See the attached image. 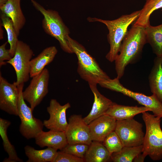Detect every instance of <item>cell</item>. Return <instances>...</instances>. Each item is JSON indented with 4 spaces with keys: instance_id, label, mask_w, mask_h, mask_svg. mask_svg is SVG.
Returning <instances> with one entry per match:
<instances>
[{
    "instance_id": "cell-24",
    "label": "cell",
    "mask_w": 162,
    "mask_h": 162,
    "mask_svg": "<svg viewBox=\"0 0 162 162\" xmlns=\"http://www.w3.org/2000/svg\"><path fill=\"white\" fill-rule=\"evenodd\" d=\"M147 43L157 56H162V24L145 28Z\"/></svg>"
},
{
    "instance_id": "cell-7",
    "label": "cell",
    "mask_w": 162,
    "mask_h": 162,
    "mask_svg": "<svg viewBox=\"0 0 162 162\" xmlns=\"http://www.w3.org/2000/svg\"><path fill=\"white\" fill-rule=\"evenodd\" d=\"M24 83L17 85L19 95L18 101V116L21 123L19 131L21 134L27 140L34 138L37 135L43 130V122L34 117L31 107L25 103L22 95Z\"/></svg>"
},
{
    "instance_id": "cell-14",
    "label": "cell",
    "mask_w": 162,
    "mask_h": 162,
    "mask_svg": "<svg viewBox=\"0 0 162 162\" xmlns=\"http://www.w3.org/2000/svg\"><path fill=\"white\" fill-rule=\"evenodd\" d=\"M116 120L107 114L96 118L88 124L92 141L102 142L106 137L114 131Z\"/></svg>"
},
{
    "instance_id": "cell-18",
    "label": "cell",
    "mask_w": 162,
    "mask_h": 162,
    "mask_svg": "<svg viewBox=\"0 0 162 162\" xmlns=\"http://www.w3.org/2000/svg\"><path fill=\"white\" fill-rule=\"evenodd\" d=\"M148 111H150L144 106H127L113 102L105 114L112 117L117 121L133 118L139 114Z\"/></svg>"
},
{
    "instance_id": "cell-35",
    "label": "cell",
    "mask_w": 162,
    "mask_h": 162,
    "mask_svg": "<svg viewBox=\"0 0 162 162\" xmlns=\"http://www.w3.org/2000/svg\"></svg>"
},
{
    "instance_id": "cell-29",
    "label": "cell",
    "mask_w": 162,
    "mask_h": 162,
    "mask_svg": "<svg viewBox=\"0 0 162 162\" xmlns=\"http://www.w3.org/2000/svg\"><path fill=\"white\" fill-rule=\"evenodd\" d=\"M89 146L87 144L82 143L68 144L60 151L84 158Z\"/></svg>"
},
{
    "instance_id": "cell-31",
    "label": "cell",
    "mask_w": 162,
    "mask_h": 162,
    "mask_svg": "<svg viewBox=\"0 0 162 162\" xmlns=\"http://www.w3.org/2000/svg\"><path fill=\"white\" fill-rule=\"evenodd\" d=\"M8 41L6 42L0 46V66L6 64L7 62H4V61H9L11 59V56L10 50L6 49L5 46Z\"/></svg>"
},
{
    "instance_id": "cell-6",
    "label": "cell",
    "mask_w": 162,
    "mask_h": 162,
    "mask_svg": "<svg viewBox=\"0 0 162 162\" xmlns=\"http://www.w3.org/2000/svg\"><path fill=\"white\" fill-rule=\"evenodd\" d=\"M116 77L110 78L101 82L99 84L102 87L121 93L130 97L139 104L148 108L156 116L162 118V102L154 94L150 96L134 92L124 87Z\"/></svg>"
},
{
    "instance_id": "cell-5",
    "label": "cell",
    "mask_w": 162,
    "mask_h": 162,
    "mask_svg": "<svg viewBox=\"0 0 162 162\" xmlns=\"http://www.w3.org/2000/svg\"><path fill=\"white\" fill-rule=\"evenodd\" d=\"M35 8L43 15L42 27L47 34L55 38L59 42L61 48L65 52L73 53L66 39L70 31L65 24L58 13L51 9H46L34 0H31Z\"/></svg>"
},
{
    "instance_id": "cell-23",
    "label": "cell",
    "mask_w": 162,
    "mask_h": 162,
    "mask_svg": "<svg viewBox=\"0 0 162 162\" xmlns=\"http://www.w3.org/2000/svg\"><path fill=\"white\" fill-rule=\"evenodd\" d=\"M11 123L9 121L0 118V135L3 141L4 148L8 155V157L3 162H22L23 160L18 157L14 146L10 142L7 136V129Z\"/></svg>"
},
{
    "instance_id": "cell-17",
    "label": "cell",
    "mask_w": 162,
    "mask_h": 162,
    "mask_svg": "<svg viewBox=\"0 0 162 162\" xmlns=\"http://www.w3.org/2000/svg\"><path fill=\"white\" fill-rule=\"evenodd\" d=\"M21 0H8L0 7L1 12L4 14L12 20L17 36L26 22V18L22 11Z\"/></svg>"
},
{
    "instance_id": "cell-30",
    "label": "cell",
    "mask_w": 162,
    "mask_h": 162,
    "mask_svg": "<svg viewBox=\"0 0 162 162\" xmlns=\"http://www.w3.org/2000/svg\"><path fill=\"white\" fill-rule=\"evenodd\" d=\"M84 158H80L62 151L57 152L53 162H84Z\"/></svg>"
},
{
    "instance_id": "cell-9",
    "label": "cell",
    "mask_w": 162,
    "mask_h": 162,
    "mask_svg": "<svg viewBox=\"0 0 162 162\" xmlns=\"http://www.w3.org/2000/svg\"><path fill=\"white\" fill-rule=\"evenodd\" d=\"M142 125L133 118L116 121L115 131L124 146L135 147L142 145L145 134Z\"/></svg>"
},
{
    "instance_id": "cell-21",
    "label": "cell",
    "mask_w": 162,
    "mask_h": 162,
    "mask_svg": "<svg viewBox=\"0 0 162 162\" xmlns=\"http://www.w3.org/2000/svg\"><path fill=\"white\" fill-rule=\"evenodd\" d=\"M111 155L102 142L92 141L84 159L86 162H106L111 160Z\"/></svg>"
},
{
    "instance_id": "cell-19",
    "label": "cell",
    "mask_w": 162,
    "mask_h": 162,
    "mask_svg": "<svg viewBox=\"0 0 162 162\" xmlns=\"http://www.w3.org/2000/svg\"><path fill=\"white\" fill-rule=\"evenodd\" d=\"M58 52L56 47L52 46L44 49L30 62V76L32 78L40 73L46 66L52 62Z\"/></svg>"
},
{
    "instance_id": "cell-2",
    "label": "cell",
    "mask_w": 162,
    "mask_h": 162,
    "mask_svg": "<svg viewBox=\"0 0 162 162\" xmlns=\"http://www.w3.org/2000/svg\"><path fill=\"white\" fill-rule=\"evenodd\" d=\"M140 12V10L136 11L130 14L122 15L113 20H104L95 17L87 18L89 22H100L107 27L109 30L107 38L110 44V49L106 58L109 62H112L115 61L129 26L136 20Z\"/></svg>"
},
{
    "instance_id": "cell-25",
    "label": "cell",
    "mask_w": 162,
    "mask_h": 162,
    "mask_svg": "<svg viewBox=\"0 0 162 162\" xmlns=\"http://www.w3.org/2000/svg\"><path fill=\"white\" fill-rule=\"evenodd\" d=\"M146 2L133 26L146 28L150 25V17L155 10L162 8V0H146Z\"/></svg>"
},
{
    "instance_id": "cell-33",
    "label": "cell",
    "mask_w": 162,
    "mask_h": 162,
    "mask_svg": "<svg viewBox=\"0 0 162 162\" xmlns=\"http://www.w3.org/2000/svg\"><path fill=\"white\" fill-rule=\"evenodd\" d=\"M2 23H1L0 22V39H2L3 38V31L2 29Z\"/></svg>"
},
{
    "instance_id": "cell-22",
    "label": "cell",
    "mask_w": 162,
    "mask_h": 162,
    "mask_svg": "<svg viewBox=\"0 0 162 162\" xmlns=\"http://www.w3.org/2000/svg\"><path fill=\"white\" fill-rule=\"evenodd\" d=\"M25 154L28 158L27 162H53L57 150L51 147L38 150L27 145L24 147Z\"/></svg>"
},
{
    "instance_id": "cell-34",
    "label": "cell",
    "mask_w": 162,
    "mask_h": 162,
    "mask_svg": "<svg viewBox=\"0 0 162 162\" xmlns=\"http://www.w3.org/2000/svg\"><path fill=\"white\" fill-rule=\"evenodd\" d=\"M8 0H0V7L4 4Z\"/></svg>"
},
{
    "instance_id": "cell-10",
    "label": "cell",
    "mask_w": 162,
    "mask_h": 162,
    "mask_svg": "<svg viewBox=\"0 0 162 162\" xmlns=\"http://www.w3.org/2000/svg\"><path fill=\"white\" fill-rule=\"evenodd\" d=\"M49 78V71L44 68L40 73L32 77L28 86L22 91L24 99L29 104L33 110L47 94Z\"/></svg>"
},
{
    "instance_id": "cell-15",
    "label": "cell",
    "mask_w": 162,
    "mask_h": 162,
    "mask_svg": "<svg viewBox=\"0 0 162 162\" xmlns=\"http://www.w3.org/2000/svg\"><path fill=\"white\" fill-rule=\"evenodd\" d=\"M34 139L36 144L41 148L46 146L61 150L68 144L65 132L42 130Z\"/></svg>"
},
{
    "instance_id": "cell-11",
    "label": "cell",
    "mask_w": 162,
    "mask_h": 162,
    "mask_svg": "<svg viewBox=\"0 0 162 162\" xmlns=\"http://www.w3.org/2000/svg\"><path fill=\"white\" fill-rule=\"evenodd\" d=\"M65 131L68 144L82 143L89 145L92 140L88 124L81 115H71Z\"/></svg>"
},
{
    "instance_id": "cell-13",
    "label": "cell",
    "mask_w": 162,
    "mask_h": 162,
    "mask_svg": "<svg viewBox=\"0 0 162 162\" xmlns=\"http://www.w3.org/2000/svg\"><path fill=\"white\" fill-rule=\"evenodd\" d=\"M70 107L68 102L62 105L56 99H51L46 109L49 118L44 121V126L51 130L65 132L68 124L66 111Z\"/></svg>"
},
{
    "instance_id": "cell-8",
    "label": "cell",
    "mask_w": 162,
    "mask_h": 162,
    "mask_svg": "<svg viewBox=\"0 0 162 162\" xmlns=\"http://www.w3.org/2000/svg\"><path fill=\"white\" fill-rule=\"evenodd\" d=\"M34 55L29 45L19 40L14 56L7 63L14 68L16 75L17 85L27 82L30 76V63Z\"/></svg>"
},
{
    "instance_id": "cell-12",
    "label": "cell",
    "mask_w": 162,
    "mask_h": 162,
    "mask_svg": "<svg viewBox=\"0 0 162 162\" xmlns=\"http://www.w3.org/2000/svg\"><path fill=\"white\" fill-rule=\"evenodd\" d=\"M19 89L15 82H8L0 74V109L9 114L18 116Z\"/></svg>"
},
{
    "instance_id": "cell-27",
    "label": "cell",
    "mask_w": 162,
    "mask_h": 162,
    "mask_svg": "<svg viewBox=\"0 0 162 162\" xmlns=\"http://www.w3.org/2000/svg\"><path fill=\"white\" fill-rule=\"evenodd\" d=\"M0 18L2 26L5 29L8 36V41L10 45V52L13 57L15 53L19 41L11 20L4 14L1 12Z\"/></svg>"
},
{
    "instance_id": "cell-3",
    "label": "cell",
    "mask_w": 162,
    "mask_h": 162,
    "mask_svg": "<svg viewBox=\"0 0 162 162\" xmlns=\"http://www.w3.org/2000/svg\"><path fill=\"white\" fill-rule=\"evenodd\" d=\"M67 43L78 60L77 71L89 85H97L110 77L100 68L95 59L82 44L67 35Z\"/></svg>"
},
{
    "instance_id": "cell-32",
    "label": "cell",
    "mask_w": 162,
    "mask_h": 162,
    "mask_svg": "<svg viewBox=\"0 0 162 162\" xmlns=\"http://www.w3.org/2000/svg\"><path fill=\"white\" fill-rule=\"evenodd\" d=\"M145 157L143 155L142 153H141L137 156L134 159V162H143Z\"/></svg>"
},
{
    "instance_id": "cell-16",
    "label": "cell",
    "mask_w": 162,
    "mask_h": 162,
    "mask_svg": "<svg viewBox=\"0 0 162 162\" xmlns=\"http://www.w3.org/2000/svg\"><path fill=\"white\" fill-rule=\"evenodd\" d=\"M97 85H89L94 96L92 106L89 114L83 118L85 122L88 124L96 118L105 114L113 102L101 94L97 87Z\"/></svg>"
},
{
    "instance_id": "cell-28",
    "label": "cell",
    "mask_w": 162,
    "mask_h": 162,
    "mask_svg": "<svg viewBox=\"0 0 162 162\" xmlns=\"http://www.w3.org/2000/svg\"><path fill=\"white\" fill-rule=\"evenodd\" d=\"M102 143L111 154L119 152L124 147L121 140L115 131L108 135Z\"/></svg>"
},
{
    "instance_id": "cell-1",
    "label": "cell",
    "mask_w": 162,
    "mask_h": 162,
    "mask_svg": "<svg viewBox=\"0 0 162 162\" xmlns=\"http://www.w3.org/2000/svg\"><path fill=\"white\" fill-rule=\"evenodd\" d=\"M147 43L145 28L133 26L128 31L115 61L117 77L123 76L126 66L139 58Z\"/></svg>"
},
{
    "instance_id": "cell-26",
    "label": "cell",
    "mask_w": 162,
    "mask_h": 162,
    "mask_svg": "<svg viewBox=\"0 0 162 162\" xmlns=\"http://www.w3.org/2000/svg\"><path fill=\"white\" fill-rule=\"evenodd\" d=\"M142 145L135 147L124 146L119 152L112 153L111 160L114 162H132L142 152Z\"/></svg>"
},
{
    "instance_id": "cell-4",
    "label": "cell",
    "mask_w": 162,
    "mask_h": 162,
    "mask_svg": "<svg viewBox=\"0 0 162 162\" xmlns=\"http://www.w3.org/2000/svg\"><path fill=\"white\" fill-rule=\"evenodd\" d=\"M146 112L142 113V118L146 127L142 153L153 160H159L162 158V130L160 118Z\"/></svg>"
},
{
    "instance_id": "cell-20",
    "label": "cell",
    "mask_w": 162,
    "mask_h": 162,
    "mask_svg": "<svg viewBox=\"0 0 162 162\" xmlns=\"http://www.w3.org/2000/svg\"><path fill=\"white\" fill-rule=\"evenodd\" d=\"M151 92L162 102V56H157L148 76Z\"/></svg>"
}]
</instances>
